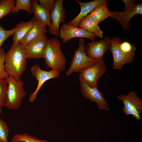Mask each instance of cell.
<instances>
[{"label": "cell", "mask_w": 142, "mask_h": 142, "mask_svg": "<svg viewBox=\"0 0 142 142\" xmlns=\"http://www.w3.org/2000/svg\"><path fill=\"white\" fill-rule=\"evenodd\" d=\"M85 41L83 38H79V46L75 51L70 67L66 72L67 77L74 72H80L92 66L100 60L92 59L87 56L85 50Z\"/></svg>", "instance_id": "obj_4"}, {"label": "cell", "mask_w": 142, "mask_h": 142, "mask_svg": "<svg viewBox=\"0 0 142 142\" xmlns=\"http://www.w3.org/2000/svg\"><path fill=\"white\" fill-rule=\"evenodd\" d=\"M61 43L56 38L48 39L43 53L46 65L60 72L65 69L67 60L61 49Z\"/></svg>", "instance_id": "obj_2"}, {"label": "cell", "mask_w": 142, "mask_h": 142, "mask_svg": "<svg viewBox=\"0 0 142 142\" xmlns=\"http://www.w3.org/2000/svg\"><path fill=\"white\" fill-rule=\"evenodd\" d=\"M80 83V91L82 95L92 102L96 103L98 109L100 110L110 111L108 102L105 99L102 92L98 88L91 87L79 78Z\"/></svg>", "instance_id": "obj_10"}, {"label": "cell", "mask_w": 142, "mask_h": 142, "mask_svg": "<svg viewBox=\"0 0 142 142\" xmlns=\"http://www.w3.org/2000/svg\"><path fill=\"white\" fill-rule=\"evenodd\" d=\"M5 54L4 49L1 48L0 49V79H5L9 76L4 68Z\"/></svg>", "instance_id": "obj_28"}, {"label": "cell", "mask_w": 142, "mask_h": 142, "mask_svg": "<svg viewBox=\"0 0 142 142\" xmlns=\"http://www.w3.org/2000/svg\"><path fill=\"white\" fill-rule=\"evenodd\" d=\"M5 79L8 84V88L4 106L8 109L18 110L27 95L24 88L23 82L10 75Z\"/></svg>", "instance_id": "obj_3"}, {"label": "cell", "mask_w": 142, "mask_h": 142, "mask_svg": "<svg viewBox=\"0 0 142 142\" xmlns=\"http://www.w3.org/2000/svg\"><path fill=\"white\" fill-rule=\"evenodd\" d=\"M8 84L5 79H0V108L4 106L7 96Z\"/></svg>", "instance_id": "obj_25"}, {"label": "cell", "mask_w": 142, "mask_h": 142, "mask_svg": "<svg viewBox=\"0 0 142 142\" xmlns=\"http://www.w3.org/2000/svg\"><path fill=\"white\" fill-rule=\"evenodd\" d=\"M117 98L123 103L122 110L124 114L127 116L132 115L137 120L141 121L140 113L142 111V100L138 97L136 92H130L126 95H120Z\"/></svg>", "instance_id": "obj_5"}, {"label": "cell", "mask_w": 142, "mask_h": 142, "mask_svg": "<svg viewBox=\"0 0 142 142\" xmlns=\"http://www.w3.org/2000/svg\"><path fill=\"white\" fill-rule=\"evenodd\" d=\"M32 11L34 17L38 21L49 27L51 25L50 13L39 4L38 0L31 1Z\"/></svg>", "instance_id": "obj_16"}, {"label": "cell", "mask_w": 142, "mask_h": 142, "mask_svg": "<svg viewBox=\"0 0 142 142\" xmlns=\"http://www.w3.org/2000/svg\"><path fill=\"white\" fill-rule=\"evenodd\" d=\"M121 41L118 37L111 39L109 50L113 55V68L115 70L121 69L124 65L130 63L134 60V57L126 54L120 49L119 44Z\"/></svg>", "instance_id": "obj_11"}, {"label": "cell", "mask_w": 142, "mask_h": 142, "mask_svg": "<svg viewBox=\"0 0 142 142\" xmlns=\"http://www.w3.org/2000/svg\"><path fill=\"white\" fill-rule=\"evenodd\" d=\"M48 40L44 35L29 42L24 47L26 59L43 58L44 51Z\"/></svg>", "instance_id": "obj_14"}, {"label": "cell", "mask_w": 142, "mask_h": 142, "mask_svg": "<svg viewBox=\"0 0 142 142\" xmlns=\"http://www.w3.org/2000/svg\"><path fill=\"white\" fill-rule=\"evenodd\" d=\"M107 0H104L88 14L91 19L98 24L110 17L111 12L107 8Z\"/></svg>", "instance_id": "obj_19"}, {"label": "cell", "mask_w": 142, "mask_h": 142, "mask_svg": "<svg viewBox=\"0 0 142 142\" xmlns=\"http://www.w3.org/2000/svg\"><path fill=\"white\" fill-rule=\"evenodd\" d=\"M79 27L94 34L97 37L101 38L103 37V32L101 30L98 23L91 19L88 15L82 19Z\"/></svg>", "instance_id": "obj_20"}, {"label": "cell", "mask_w": 142, "mask_h": 142, "mask_svg": "<svg viewBox=\"0 0 142 142\" xmlns=\"http://www.w3.org/2000/svg\"><path fill=\"white\" fill-rule=\"evenodd\" d=\"M63 0H55L54 8L50 14L52 23L49 32L56 37L59 36L60 23L65 22V11L63 7Z\"/></svg>", "instance_id": "obj_13"}, {"label": "cell", "mask_w": 142, "mask_h": 142, "mask_svg": "<svg viewBox=\"0 0 142 142\" xmlns=\"http://www.w3.org/2000/svg\"><path fill=\"white\" fill-rule=\"evenodd\" d=\"M38 1L39 4L50 13L52 11L54 8L55 0H38Z\"/></svg>", "instance_id": "obj_29"}, {"label": "cell", "mask_w": 142, "mask_h": 142, "mask_svg": "<svg viewBox=\"0 0 142 142\" xmlns=\"http://www.w3.org/2000/svg\"><path fill=\"white\" fill-rule=\"evenodd\" d=\"M111 39L106 36L100 40L94 41L85 44L86 54L89 57L92 59L99 60L102 59L105 53L109 49Z\"/></svg>", "instance_id": "obj_12"}, {"label": "cell", "mask_w": 142, "mask_h": 142, "mask_svg": "<svg viewBox=\"0 0 142 142\" xmlns=\"http://www.w3.org/2000/svg\"><path fill=\"white\" fill-rule=\"evenodd\" d=\"M106 69L103 59H101L92 66L80 72L79 78L89 86L97 88L98 81L105 73Z\"/></svg>", "instance_id": "obj_6"}, {"label": "cell", "mask_w": 142, "mask_h": 142, "mask_svg": "<svg viewBox=\"0 0 142 142\" xmlns=\"http://www.w3.org/2000/svg\"><path fill=\"white\" fill-rule=\"evenodd\" d=\"M59 36L63 43H67L73 38L78 37L87 38L93 42L97 37L93 33L67 23H64L59 28Z\"/></svg>", "instance_id": "obj_7"}, {"label": "cell", "mask_w": 142, "mask_h": 142, "mask_svg": "<svg viewBox=\"0 0 142 142\" xmlns=\"http://www.w3.org/2000/svg\"><path fill=\"white\" fill-rule=\"evenodd\" d=\"M31 72L38 82L36 89L31 94L29 98V102L32 103L36 100L38 93L44 83L49 80L58 77L60 73L53 70L49 71L43 70L38 64L34 65L31 67Z\"/></svg>", "instance_id": "obj_9"}, {"label": "cell", "mask_w": 142, "mask_h": 142, "mask_svg": "<svg viewBox=\"0 0 142 142\" xmlns=\"http://www.w3.org/2000/svg\"><path fill=\"white\" fill-rule=\"evenodd\" d=\"M104 0H94L87 2H80L78 0L75 2L79 5L80 11L79 14L74 19L67 23L77 27L79 25L82 19L91 13L98 5Z\"/></svg>", "instance_id": "obj_15"}, {"label": "cell", "mask_w": 142, "mask_h": 142, "mask_svg": "<svg viewBox=\"0 0 142 142\" xmlns=\"http://www.w3.org/2000/svg\"><path fill=\"white\" fill-rule=\"evenodd\" d=\"M15 4L14 0H0V20L12 12Z\"/></svg>", "instance_id": "obj_22"}, {"label": "cell", "mask_w": 142, "mask_h": 142, "mask_svg": "<svg viewBox=\"0 0 142 142\" xmlns=\"http://www.w3.org/2000/svg\"><path fill=\"white\" fill-rule=\"evenodd\" d=\"M9 129L6 123L0 118V140L2 142H8Z\"/></svg>", "instance_id": "obj_26"}, {"label": "cell", "mask_w": 142, "mask_h": 142, "mask_svg": "<svg viewBox=\"0 0 142 142\" xmlns=\"http://www.w3.org/2000/svg\"><path fill=\"white\" fill-rule=\"evenodd\" d=\"M16 5L12 13H14L20 10H25L30 14L32 13L31 1L30 0H16Z\"/></svg>", "instance_id": "obj_23"}, {"label": "cell", "mask_w": 142, "mask_h": 142, "mask_svg": "<svg viewBox=\"0 0 142 142\" xmlns=\"http://www.w3.org/2000/svg\"><path fill=\"white\" fill-rule=\"evenodd\" d=\"M138 14L142 15L141 3L133 4L122 12H111L110 17L117 20L123 30L127 31L130 28L131 19Z\"/></svg>", "instance_id": "obj_8"}, {"label": "cell", "mask_w": 142, "mask_h": 142, "mask_svg": "<svg viewBox=\"0 0 142 142\" xmlns=\"http://www.w3.org/2000/svg\"><path fill=\"white\" fill-rule=\"evenodd\" d=\"M2 113L1 109L0 108V113Z\"/></svg>", "instance_id": "obj_31"}, {"label": "cell", "mask_w": 142, "mask_h": 142, "mask_svg": "<svg viewBox=\"0 0 142 142\" xmlns=\"http://www.w3.org/2000/svg\"><path fill=\"white\" fill-rule=\"evenodd\" d=\"M119 47L121 50L125 54L134 57L136 49L134 45L127 41H121L119 44Z\"/></svg>", "instance_id": "obj_24"}, {"label": "cell", "mask_w": 142, "mask_h": 142, "mask_svg": "<svg viewBox=\"0 0 142 142\" xmlns=\"http://www.w3.org/2000/svg\"><path fill=\"white\" fill-rule=\"evenodd\" d=\"M0 142H2L0 140Z\"/></svg>", "instance_id": "obj_32"}, {"label": "cell", "mask_w": 142, "mask_h": 142, "mask_svg": "<svg viewBox=\"0 0 142 142\" xmlns=\"http://www.w3.org/2000/svg\"><path fill=\"white\" fill-rule=\"evenodd\" d=\"M36 19L34 16L29 21L20 22L16 26L17 29L13 35V43H17L25 37L33 27Z\"/></svg>", "instance_id": "obj_18"}, {"label": "cell", "mask_w": 142, "mask_h": 142, "mask_svg": "<svg viewBox=\"0 0 142 142\" xmlns=\"http://www.w3.org/2000/svg\"><path fill=\"white\" fill-rule=\"evenodd\" d=\"M46 26L36 19L34 25L25 37L19 42L24 47L32 40L47 33Z\"/></svg>", "instance_id": "obj_17"}, {"label": "cell", "mask_w": 142, "mask_h": 142, "mask_svg": "<svg viewBox=\"0 0 142 142\" xmlns=\"http://www.w3.org/2000/svg\"><path fill=\"white\" fill-rule=\"evenodd\" d=\"M26 59L24 47L19 42L12 43L6 53L4 61V68L9 75L21 80L26 67Z\"/></svg>", "instance_id": "obj_1"}, {"label": "cell", "mask_w": 142, "mask_h": 142, "mask_svg": "<svg viewBox=\"0 0 142 142\" xmlns=\"http://www.w3.org/2000/svg\"><path fill=\"white\" fill-rule=\"evenodd\" d=\"M17 29V27L15 26L12 29L6 30L2 27L0 23V49L4 42L9 37L13 35Z\"/></svg>", "instance_id": "obj_27"}, {"label": "cell", "mask_w": 142, "mask_h": 142, "mask_svg": "<svg viewBox=\"0 0 142 142\" xmlns=\"http://www.w3.org/2000/svg\"><path fill=\"white\" fill-rule=\"evenodd\" d=\"M125 4L124 10L126 9L131 5L135 3L136 1L135 0H123Z\"/></svg>", "instance_id": "obj_30"}, {"label": "cell", "mask_w": 142, "mask_h": 142, "mask_svg": "<svg viewBox=\"0 0 142 142\" xmlns=\"http://www.w3.org/2000/svg\"><path fill=\"white\" fill-rule=\"evenodd\" d=\"M11 141L12 142H49L46 140L34 137L25 133L15 134L13 136Z\"/></svg>", "instance_id": "obj_21"}]
</instances>
